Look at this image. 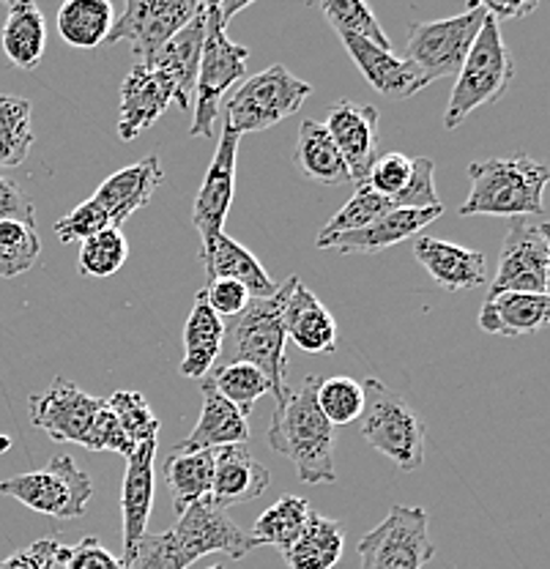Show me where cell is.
<instances>
[{
    "mask_svg": "<svg viewBox=\"0 0 550 569\" xmlns=\"http://www.w3.org/2000/svg\"><path fill=\"white\" fill-rule=\"evenodd\" d=\"M299 277H288L269 299H252L236 318L222 320L224 340L222 353L217 365H252L266 376L274 397V408L288 400V353H286V326H282V312H286L291 290Z\"/></svg>",
    "mask_w": 550,
    "mask_h": 569,
    "instance_id": "6da1fadb",
    "label": "cell"
},
{
    "mask_svg": "<svg viewBox=\"0 0 550 569\" xmlns=\"http://www.w3.org/2000/svg\"><path fill=\"white\" fill-rule=\"evenodd\" d=\"M321 378L307 376L299 389H291L288 400L274 408L266 441L274 452L293 462L296 477L304 485H331L334 471V427L318 408Z\"/></svg>",
    "mask_w": 550,
    "mask_h": 569,
    "instance_id": "7a4b0ae2",
    "label": "cell"
},
{
    "mask_svg": "<svg viewBox=\"0 0 550 569\" xmlns=\"http://www.w3.org/2000/svg\"><path fill=\"white\" fill-rule=\"evenodd\" d=\"M471 189L460 206V217H542L550 170L548 164L514 153L504 159H484L469 168Z\"/></svg>",
    "mask_w": 550,
    "mask_h": 569,
    "instance_id": "3957f363",
    "label": "cell"
},
{
    "mask_svg": "<svg viewBox=\"0 0 550 569\" xmlns=\"http://www.w3.org/2000/svg\"><path fill=\"white\" fill-rule=\"evenodd\" d=\"M247 6H250L247 0L244 3H228V0H222V3H203L206 41L192 93L194 118L192 127H189V134H192V138H214L222 93L247 74L250 50H247L244 44H236L228 36L230 17H233L236 11H244Z\"/></svg>",
    "mask_w": 550,
    "mask_h": 569,
    "instance_id": "277c9868",
    "label": "cell"
},
{
    "mask_svg": "<svg viewBox=\"0 0 550 569\" xmlns=\"http://www.w3.org/2000/svg\"><path fill=\"white\" fill-rule=\"evenodd\" d=\"M514 77V58L510 47L501 39V28L493 17H484L474 44L458 71V82L452 88L443 127L458 129L479 107L496 104L510 91Z\"/></svg>",
    "mask_w": 550,
    "mask_h": 569,
    "instance_id": "5b68a950",
    "label": "cell"
},
{
    "mask_svg": "<svg viewBox=\"0 0 550 569\" xmlns=\"http://www.w3.org/2000/svg\"><path fill=\"white\" fill-rule=\"evenodd\" d=\"M362 438L372 449L387 455L400 471H419L424 462V430L422 417L411 408L406 397L394 395L378 378H367Z\"/></svg>",
    "mask_w": 550,
    "mask_h": 569,
    "instance_id": "8992f818",
    "label": "cell"
},
{
    "mask_svg": "<svg viewBox=\"0 0 550 569\" xmlns=\"http://www.w3.org/2000/svg\"><path fill=\"white\" fill-rule=\"evenodd\" d=\"M310 93V82L299 80L282 63H274L236 88V93L224 104V127L233 129L239 138L250 132H266L296 116Z\"/></svg>",
    "mask_w": 550,
    "mask_h": 569,
    "instance_id": "52a82bcc",
    "label": "cell"
},
{
    "mask_svg": "<svg viewBox=\"0 0 550 569\" xmlns=\"http://www.w3.org/2000/svg\"><path fill=\"white\" fill-rule=\"evenodd\" d=\"M484 17H488V11L482 9V3H469L458 17L411 22L406 61L419 71L424 88L441 77H458Z\"/></svg>",
    "mask_w": 550,
    "mask_h": 569,
    "instance_id": "ba28073f",
    "label": "cell"
},
{
    "mask_svg": "<svg viewBox=\"0 0 550 569\" xmlns=\"http://www.w3.org/2000/svg\"><path fill=\"white\" fill-rule=\"evenodd\" d=\"M0 496L17 498L28 509L58 520L82 518L93 498L91 473L82 471L69 455H56L41 471L17 473L0 482Z\"/></svg>",
    "mask_w": 550,
    "mask_h": 569,
    "instance_id": "9c48e42d",
    "label": "cell"
},
{
    "mask_svg": "<svg viewBox=\"0 0 550 569\" xmlns=\"http://www.w3.org/2000/svg\"><path fill=\"white\" fill-rule=\"evenodd\" d=\"M422 507L394 503L387 518L359 539L362 569H422L436 556Z\"/></svg>",
    "mask_w": 550,
    "mask_h": 569,
    "instance_id": "30bf717a",
    "label": "cell"
},
{
    "mask_svg": "<svg viewBox=\"0 0 550 569\" xmlns=\"http://www.w3.org/2000/svg\"><path fill=\"white\" fill-rule=\"evenodd\" d=\"M550 241L546 219H510V230L499 252V269L488 284V299L501 293L548 296Z\"/></svg>",
    "mask_w": 550,
    "mask_h": 569,
    "instance_id": "8fae6325",
    "label": "cell"
},
{
    "mask_svg": "<svg viewBox=\"0 0 550 569\" xmlns=\"http://www.w3.org/2000/svg\"><path fill=\"white\" fill-rule=\"evenodd\" d=\"M198 0H127L104 44L129 41L138 67H151L164 44L198 14Z\"/></svg>",
    "mask_w": 550,
    "mask_h": 569,
    "instance_id": "7c38bea8",
    "label": "cell"
},
{
    "mask_svg": "<svg viewBox=\"0 0 550 569\" xmlns=\"http://www.w3.org/2000/svg\"><path fill=\"white\" fill-rule=\"evenodd\" d=\"M170 533H173L179 548L192 565L211 553H224L228 559H244L247 553L256 550L250 533L230 518L228 509L217 507L211 496L200 498L198 503L183 509Z\"/></svg>",
    "mask_w": 550,
    "mask_h": 569,
    "instance_id": "4fadbf2b",
    "label": "cell"
},
{
    "mask_svg": "<svg viewBox=\"0 0 550 569\" xmlns=\"http://www.w3.org/2000/svg\"><path fill=\"white\" fill-rule=\"evenodd\" d=\"M102 406L104 397L88 395L67 378H56L47 391L31 395V422L44 430L50 441L86 447L88 432Z\"/></svg>",
    "mask_w": 550,
    "mask_h": 569,
    "instance_id": "5bb4252c",
    "label": "cell"
},
{
    "mask_svg": "<svg viewBox=\"0 0 550 569\" xmlns=\"http://www.w3.org/2000/svg\"><path fill=\"white\" fill-rule=\"evenodd\" d=\"M239 134L233 129L222 127L220 146H217L214 159L206 170L200 192L194 198L192 222L200 233V252L214 244V239L224 233V219H228L230 206H233L236 192V157H239Z\"/></svg>",
    "mask_w": 550,
    "mask_h": 569,
    "instance_id": "9a60e30c",
    "label": "cell"
},
{
    "mask_svg": "<svg viewBox=\"0 0 550 569\" xmlns=\"http://www.w3.org/2000/svg\"><path fill=\"white\" fill-rule=\"evenodd\" d=\"M378 110L372 104L353 102V99H340L329 107L327 118V132L334 140L337 151H340L342 162H346L351 181L362 183L367 173H370L372 162L378 157Z\"/></svg>",
    "mask_w": 550,
    "mask_h": 569,
    "instance_id": "2e32d148",
    "label": "cell"
},
{
    "mask_svg": "<svg viewBox=\"0 0 550 569\" xmlns=\"http://www.w3.org/2000/svg\"><path fill=\"white\" fill-rule=\"evenodd\" d=\"M176 102V88L164 71L151 67H138L123 77L121 82V118H118V138L132 142L140 132L159 121Z\"/></svg>",
    "mask_w": 550,
    "mask_h": 569,
    "instance_id": "e0dca14e",
    "label": "cell"
},
{
    "mask_svg": "<svg viewBox=\"0 0 550 569\" xmlns=\"http://www.w3.org/2000/svg\"><path fill=\"white\" fill-rule=\"evenodd\" d=\"M441 217L443 206H436V209H392L362 230L337 233L329 236V239H316V247L337 249L342 254H378L383 249L411 239V236H417L419 230L428 228V224H433Z\"/></svg>",
    "mask_w": 550,
    "mask_h": 569,
    "instance_id": "ac0fdd59",
    "label": "cell"
},
{
    "mask_svg": "<svg viewBox=\"0 0 550 569\" xmlns=\"http://www.w3.org/2000/svg\"><path fill=\"white\" fill-rule=\"evenodd\" d=\"M162 162H159L157 153H148L140 162L104 178L91 200L108 213L112 228H121L134 211L143 209L148 200L153 198V192L162 187Z\"/></svg>",
    "mask_w": 550,
    "mask_h": 569,
    "instance_id": "d6986e66",
    "label": "cell"
},
{
    "mask_svg": "<svg viewBox=\"0 0 550 569\" xmlns=\"http://www.w3.org/2000/svg\"><path fill=\"white\" fill-rule=\"evenodd\" d=\"M413 254L428 269L433 282L447 293L474 290L488 282V266H484V254L479 249L422 236V239L413 241Z\"/></svg>",
    "mask_w": 550,
    "mask_h": 569,
    "instance_id": "ffe728a7",
    "label": "cell"
},
{
    "mask_svg": "<svg viewBox=\"0 0 550 569\" xmlns=\"http://www.w3.org/2000/svg\"><path fill=\"white\" fill-rule=\"evenodd\" d=\"M153 460H157V441L140 443L127 458V473L121 488V515H123V559H132L134 545L148 533V518L153 507Z\"/></svg>",
    "mask_w": 550,
    "mask_h": 569,
    "instance_id": "44dd1931",
    "label": "cell"
},
{
    "mask_svg": "<svg viewBox=\"0 0 550 569\" xmlns=\"http://www.w3.org/2000/svg\"><path fill=\"white\" fill-rule=\"evenodd\" d=\"M269 468L260 466L247 443H230L214 449V482H211V501L220 509L250 503L269 488Z\"/></svg>",
    "mask_w": 550,
    "mask_h": 569,
    "instance_id": "7402d4cb",
    "label": "cell"
},
{
    "mask_svg": "<svg viewBox=\"0 0 550 569\" xmlns=\"http://www.w3.org/2000/svg\"><path fill=\"white\" fill-rule=\"evenodd\" d=\"M342 44H346L348 56L357 63V69L362 71L364 80L376 88L381 97L387 99H408L413 93L422 91V77L419 71L406 61L398 58L392 50H381V47L370 44V41L357 39V36H340Z\"/></svg>",
    "mask_w": 550,
    "mask_h": 569,
    "instance_id": "603a6c76",
    "label": "cell"
},
{
    "mask_svg": "<svg viewBox=\"0 0 550 569\" xmlns=\"http://www.w3.org/2000/svg\"><path fill=\"white\" fill-rule=\"evenodd\" d=\"M200 391H203V408H200L198 425L173 452H214L230 443H247L250 422L222 395H217V389L206 378L200 381Z\"/></svg>",
    "mask_w": 550,
    "mask_h": 569,
    "instance_id": "cb8c5ba5",
    "label": "cell"
},
{
    "mask_svg": "<svg viewBox=\"0 0 550 569\" xmlns=\"http://www.w3.org/2000/svg\"><path fill=\"white\" fill-rule=\"evenodd\" d=\"M203 41H206V9L200 3L198 14L181 28L168 44L159 50V56L153 58L151 69L164 71L170 77L176 88V102L179 110H192V93H194V80H198V63L203 56Z\"/></svg>",
    "mask_w": 550,
    "mask_h": 569,
    "instance_id": "d4e9b609",
    "label": "cell"
},
{
    "mask_svg": "<svg viewBox=\"0 0 550 569\" xmlns=\"http://www.w3.org/2000/svg\"><path fill=\"white\" fill-rule=\"evenodd\" d=\"M286 337L304 353H331L337 351V320L323 307V301L304 288L301 280L296 282L282 312Z\"/></svg>",
    "mask_w": 550,
    "mask_h": 569,
    "instance_id": "484cf974",
    "label": "cell"
},
{
    "mask_svg": "<svg viewBox=\"0 0 550 569\" xmlns=\"http://www.w3.org/2000/svg\"><path fill=\"white\" fill-rule=\"evenodd\" d=\"M200 260L206 263V282H241L250 290L252 299H269L280 288V284L271 280L269 271L263 269V263H260L256 254L247 247H241L236 239H230L228 233L217 236L214 244L200 252Z\"/></svg>",
    "mask_w": 550,
    "mask_h": 569,
    "instance_id": "4316f807",
    "label": "cell"
},
{
    "mask_svg": "<svg viewBox=\"0 0 550 569\" xmlns=\"http://www.w3.org/2000/svg\"><path fill=\"white\" fill-rule=\"evenodd\" d=\"M550 299L537 293H501L482 305L479 329L499 337H531L546 329Z\"/></svg>",
    "mask_w": 550,
    "mask_h": 569,
    "instance_id": "83f0119b",
    "label": "cell"
},
{
    "mask_svg": "<svg viewBox=\"0 0 550 569\" xmlns=\"http://www.w3.org/2000/svg\"><path fill=\"white\" fill-rule=\"evenodd\" d=\"M222 340V318L206 305L203 293L198 290L192 312H189L187 326H183V359L179 365L181 376L192 378V381H203V378L214 370L217 361H220Z\"/></svg>",
    "mask_w": 550,
    "mask_h": 569,
    "instance_id": "f1b7e54d",
    "label": "cell"
},
{
    "mask_svg": "<svg viewBox=\"0 0 550 569\" xmlns=\"http://www.w3.org/2000/svg\"><path fill=\"white\" fill-rule=\"evenodd\" d=\"M0 44H3L6 58L17 69H37L47 47V26L44 14L31 0H17L9 3V17L0 31Z\"/></svg>",
    "mask_w": 550,
    "mask_h": 569,
    "instance_id": "f546056e",
    "label": "cell"
},
{
    "mask_svg": "<svg viewBox=\"0 0 550 569\" xmlns=\"http://www.w3.org/2000/svg\"><path fill=\"white\" fill-rule=\"evenodd\" d=\"M342 550H346V533L340 520L310 512V520L291 548L282 550V559L288 569H331L342 559Z\"/></svg>",
    "mask_w": 550,
    "mask_h": 569,
    "instance_id": "4dcf8cb0",
    "label": "cell"
},
{
    "mask_svg": "<svg viewBox=\"0 0 550 569\" xmlns=\"http://www.w3.org/2000/svg\"><path fill=\"white\" fill-rule=\"evenodd\" d=\"M293 162L299 164L304 178L323 183V187L351 183V173H348L334 140L329 138L327 127L318 121H301L299 138H296Z\"/></svg>",
    "mask_w": 550,
    "mask_h": 569,
    "instance_id": "1f68e13d",
    "label": "cell"
},
{
    "mask_svg": "<svg viewBox=\"0 0 550 569\" xmlns=\"http://www.w3.org/2000/svg\"><path fill=\"white\" fill-rule=\"evenodd\" d=\"M164 482L173 498L176 515L211 496L214 482V452H170L164 460Z\"/></svg>",
    "mask_w": 550,
    "mask_h": 569,
    "instance_id": "d6a6232c",
    "label": "cell"
},
{
    "mask_svg": "<svg viewBox=\"0 0 550 569\" xmlns=\"http://www.w3.org/2000/svg\"><path fill=\"white\" fill-rule=\"evenodd\" d=\"M112 22V6L108 0H67L58 9V33L77 50H97L108 41Z\"/></svg>",
    "mask_w": 550,
    "mask_h": 569,
    "instance_id": "836d02e7",
    "label": "cell"
},
{
    "mask_svg": "<svg viewBox=\"0 0 550 569\" xmlns=\"http://www.w3.org/2000/svg\"><path fill=\"white\" fill-rule=\"evenodd\" d=\"M310 512V503L301 496H282L277 498L266 512L258 515L256 526L247 533H250V539L256 542V548L269 545V548L286 550L291 548L293 539L299 537L301 529L307 526Z\"/></svg>",
    "mask_w": 550,
    "mask_h": 569,
    "instance_id": "e575fe53",
    "label": "cell"
},
{
    "mask_svg": "<svg viewBox=\"0 0 550 569\" xmlns=\"http://www.w3.org/2000/svg\"><path fill=\"white\" fill-rule=\"evenodd\" d=\"M33 107L28 99L0 93V168H20L33 148Z\"/></svg>",
    "mask_w": 550,
    "mask_h": 569,
    "instance_id": "d590c367",
    "label": "cell"
},
{
    "mask_svg": "<svg viewBox=\"0 0 550 569\" xmlns=\"http://www.w3.org/2000/svg\"><path fill=\"white\" fill-rule=\"evenodd\" d=\"M206 381L217 389V395H222L236 411L244 419L252 417V408L263 395H271L269 381H266L263 372L252 365H217L214 370L206 376Z\"/></svg>",
    "mask_w": 550,
    "mask_h": 569,
    "instance_id": "8d00e7d4",
    "label": "cell"
},
{
    "mask_svg": "<svg viewBox=\"0 0 550 569\" xmlns=\"http://www.w3.org/2000/svg\"><path fill=\"white\" fill-rule=\"evenodd\" d=\"M41 254V239L37 233V224L14 222L3 219L0 222V277L14 280L37 266Z\"/></svg>",
    "mask_w": 550,
    "mask_h": 569,
    "instance_id": "74e56055",
    "label": "cell"
},
{
    "mask_svg": "<svg viewBox=\"0 0 550 569\" xmlns=\"http://www.w3.org/2000/svg\"><path fill=\"white\" fill-rule=\"evenodd\" d=\"M321 11L329 20V26L340 36H357V39L370 41V44L381 47V50L392 47L378 17L372 14L370 6L362 3V0H327V3H321Z\"/></svg>",
    "mask_w": 550,
    "mask_h": 569,
    "instance_id": "f35d334b",
    "label": "cell"
},
{
    "mask_svg": "<svg viewBox=\"0 0 550 569\" xmlns=\"http://www.w3.org/2000/svg\"><path fill=\"white\" fill-rule=\"evenodd\" d=\"M129 258V241L123 236L121 228H108L102 233L91 236L80 244V258H77V266H80L82 277H112L116 271L123 269Z\"/></svg>",
    "mask_w": 550,
    "mask_h": 569,
    "instance_id": "ab89813d",
    "label": "cell"
},
{
    "mask_svg": "<svg viewBox=\"0 0 550 569\" xmlns=\"http://www.w3.org/2000/svg\"><path fill=\"white\" fill-rule=\"evenodd\" d=\"M318 408L331 427L351 425L364 413V387L357 378L334 376L318 383Z\"/></svg>",
    "mask_w": 550,
    "mask_h": 569,
    "instance_id": "60d3db41",
    "label": "cell"
},
{
    "mask_svg": "<svg viewBox=\"0 0 550 569\" xmlns=\"http://www.w3.org/2000/svg\"><path fill=\"white\" fill-rule=\"evenodd\" d=\"M104 402H108L112 417L118 419V425H121V430L127 432L134 447L146 441H157L162 422H159V417L151 411V406H148L140 391H112L110 397H104Z\"/></svg>",
    "mask_w": 550,
    "mask_h": 569,
    "instance_id": "b9f144b4",
    "label": "cell"
},
{
    "mask_svg": "<svg viewBox=\"0 0 550 569\" xmlns=\"http://www.w3.org/2000/svg\"><path fill=\"white\" fill-rule=\"evenodd\" d=\"M392 211V203L389 198H381L378 192H372L367 183H357V192L353 198L342 206L334 217L323 224V230L318 233V239H329V236L337 233H351V230H362L370 222H376L378 217Z\"/></svg>",
    "mask_w": 550,
    "mask_h": 569,
    "instance_id": "7bdbcfd3",
    "label": "cell"
},
{
    "mask_svg": "<svg viewBox=\"0 0 550 569\" xmlns=\"http://www.w3.org/2000/svg\"><path fill=\"white\" fill-rule=\"evenodd\" d=\"M192 561L179 548L176 537L170 531L164 533H146L132 550V559L127 561V569H187Z\"/></svg>",
    "mask_w": 550,
    "mask_h": 569,
    "instance_id": "ee69618b",
    "label": "cell"
},
{
    "mask_svg": "<svg viewBox=\"0 0 550 569\" xmlns=\"http://www.w3.org/2000/svg\"><path fill=\"white\" fill-rule=\"evenodd\" d=\"M392 209H436L443 206L439 192H436V162L428 157L413 159L411 178L398 198L389 200Z\"/></svg>",
    "mask_w": 550,
    "mask_h": 569,
    "instance_id": "f6af8a7d",
    "label": "cell"
},
{
    "mask_svg": "<svg viewBox=\"0 0 550 569\" xmlns=\"http://www.w3.org/2000/svg\"><path fill=\"white\" fill-rule=\"evenodd\" d=\"M413 170V159H408L406 153L400 151H389V153H378L376 162H372L370 173L362 183L378 192L381 198H398L400 192L406 189L408 178H411Z\"/></svg>",
    "mask_w": 550,
    "mask_h": 569,
    "instance_id": "bcb514c9",
    "label": "cell"
},
{
    "mask_svg": "<svg viewBox=\"0 0 550 569\" xmlns=\"http://www.w3.org/2000/svg\"><path fill=\"white\" fill-rule=\"evenodd\" d=\"M112 228L108 213L99 209L93 200H86V203L77 206L74 211H69L67 217H61L56 222V236L61 244H72V241H86L91 236L102 233V230Z\"/></svg>",
    "mask_w": 550,
    "mask_h": 569,
    "instance_id": "7dc6e473",
    "label": "cell"
},
{
    "mask_svg": "<svg viewBox=\"0 0 550 569\" xmlns=\"http://www.w3.org/2000/svg\"><path fill=\"white\" fill-rule=\"evenodd\" d=\"M86 449H91V452H116L121 455V458H132V452L138 447L129 441L127 432L121 430V425H118V419L112 417L108 402H104L102 411L97 413V422H93L91 432H88Z\"/></svg>",
    "mask_w": 550,
    "mask_h": 569,
    "instance_id": "c3c4849f",
    "label": "cell"
},
{
    "mask_svg": "<svg viewBox=\"0 0 550 569\" xmlns=\"http://www.w3.org/2000/svg\"><path fill=\"white\" fill-rule=\"evenodd\" d=\"M58 559L63 569H127L97 537H86L77 545H61Z\"/></svg>",
    "mask_w": 550,
    "mask_h": 569,
    "instance_id": "681fc988",
    "label": "cell"
},
{
    "mask_svg": "<svg viewBox=\"0 0 550 569\" xmlns=\"http://www.w3.org/2000/svg\"><path fill=\"white\" fill-rule=\"evenodd\" d=\"M200 293H203L206 305H209L222 320L236 318L239 312H244V307L252 301L250 290H247L241 282H233V280L206 282V288L200 290Z\"/></svg>",
    "mask_w": 550,
    "mask_h": 569,
    "instance_id": "f907efd6",
    "label": "cell"
},
{
    "mask_svg": "<svg viewBox=\"0 0 550 569\" xmlns=\"http://www.w3.org/2000/svg\"><path fill=\"white\" fill-rule=\"evenodd\" d=\"M3 219L37 224V211H33L31 198H28L14 181L0 176V222H3Z\"/></svg>",
    "mask_w": 550,
    "mask_h": 569,
    "instance_id": "816d5d0a",
    "label": "cell"
},
{
    "mask_svg": "<svg viewBox=\"0 0 550 569\" xmlns=\"http://www.w3.org/2000/svg\"><path fill=\"white\" fill-rule=\"evenodd\" d=\"M58 545L61 542H56V539H39L31 548L6 556V559L0 561V569H41L47 565V559L56 553Z\"/></svg>",
    "mask_w": 550,
    "mask_h": 569,
    "instance_id": "f5cc1de1",
    "label": "cell"
},
{
    "mask_svg": "<svg viewBox=\"0 0 550 569\" xmlns=\"http://www.w3.org/2000/svg\"><path fill=\"white\" fill-rule=\"evenodd\" d=\"M482 9L488 11L496 22H501L507 20V17H529L531 11L537 9V0H529V3H493V0H488V3H482Z\"/></svg>",
    "mask_w": 550,
    "mask_h": 569,
    "instance_id": "db71d44e",
    "label": "cell"
},
{
    "mask_svg": "<svg viewBox=\"0 0 550 569\" xmlns=\"http://www.w3.org/2000/svg\"><path fill=\"white\" fill-rule=\"evenodd\" d=\"M58 550H61V545H58V548H56V553H52L50 559H47V565L41 567V569H63V567H61V559H58Z\"/></svg>",
    "mask_w": 550,
    "mask_h": 569,
    "instance_id": "11a10c76",
    "label": "cell"
},
{
    "mask_svg": "<svg viewBox=\"0 0 550 569\" xmlns=\"http://www.w3.org/2000/svg\"><path fill=\"white\" fill-rule=\"evenodd\" d=\"M206 569H222V565H211V567H206Z\"/></svg>",
    "mask_w": 550,
    "mask_h": 569,
    "instance_id": "9f6ffc18",
    "label": "cell"
}]
</instances>
